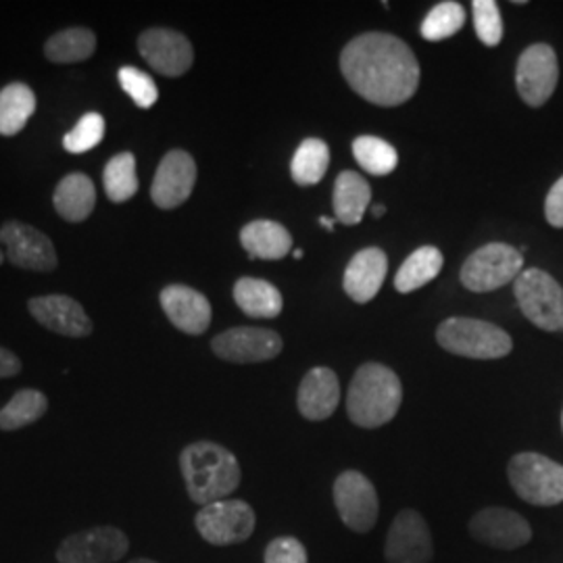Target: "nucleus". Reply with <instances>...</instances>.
<instances>
[{"label": "nucleus", "mask_w": 563, "mask_h": 563, "mask_svg": "<svg viewBox=\"0 0 563 563\" xmlns=\"http://www.w3.org/2000/svg\"><path fill=\"white\" fill-rule=\"evenodd\" d=\"M341 69L349 86L378 107L409 101L420 86V63L397 36L369 32L344 46Z\"/></svg>", "instance_id": "nucleus-1"}, {"label": "nucleus", "mask_w": 563, "mask_h": 563, "mask_svg": "<svg viewBox=\"0 0 563 563\" xmlns=\"http://www.w3.org/2000/svg\"><path fill=\"white\" fill-rule=\"evenodd\" d=\"M180 470L190 499L202 507L228 499L242 478L236 455L209 441L188 444L181 451Z\"/></svg>", "instance_id": "nucleus-2"}, {"label": "nucleus", "mask_w": 563, "mask_h": 563, "mask_svg": "<svg viewBox=\"0 0 563 563\" xmlns=\"http://www.w3.org/2000/svg\"><path fill=\"white\" fill-rule=\"evenodd\" d=\"M402 402L399 376L383 363H365L346 395V413L360 428H380L390 422Z\"/></svg>", "instance_id": "nucleus-3"}, {"label": "nucleus", "mask_w": 563, "mask_h": 563, "mask_svg": "<svg viewBox=\"0 0 563 563\" xmlns=\"http://www.w3.org/2000/svg\"><path fill=\"white\" fill-rule=\"evenodd\" d=\"M444 351L470 360H501L511 353V336L495 323L470 318H449L437 330Z\"/></svg>", "instance_id": "nucleus-4"}, {"label": "nucleus", "mask_w": 563, "mask_h": 563, "mask_svg": "<svg viewBox=\"0 0 563 563\" xmlns=\"http://www.w3.org/2000/svg\"><path fill=\"white\" fill-rule=\"evenodd\" d=\"M507 474L514 490L526 504L541 507L562 504L563 465L560 463L539 453H520L509 462Z\"/></svg>", "instance_id": "nucleus-5"}, {"label": "nucleus", "mask_w": 563, "mask_h": 563, "mask_svg": "<svg viewBox=\"0 0 563 563\" xmlns=\"http://www.w3.org/2000/svg\"><path fill=\"white\" fill-rule=\"evenodd\" d=\"M522 253L505 242H490L463 263L462 284L472 292L497 290L522 274Z\"/></svg>", "instance_id": "nucleus-6"}, {"label": "nucleus", "mask_w": 563, "mask_h": 563, "mask_svg": "<svg viewBox=\"0 0 563 563\" xmlns=\"http://www.w3.org/2000/svg\"><path fill=\"white\" fill-rule=\"evenodd\" d=\"M516 299L523 316L547 332L563 330V288L543 269H526L516 278Z\"/></svg>", "instance_id": "nucleus-7"}, {"label": "nucleus", "mask_w": 563, "mask_h": 563, "mask_svg": "<svg viewBox=\"0 0 563 563\" xmlns=\"http://www.w3.org/2000/svg\"><path fill=\"white\" fill-rule=\"evenodd\" d=\"M197 530L209 544L228 547L244 543L255 532V511L241 499H223L205 505L195 518Z\"/></svg>", "instance_id": "nucleus-8"}, {"label": "nucleus", "mask_w": 563, "mask_h": 563, "mask_svg": "<svg viewBox=\"0 0 563 563\" xmlns=\"http://www.w3.org/2000/svg\"><path fill=\"white\" fill-rule=\"evenodd\" d=\"M334 505L344 526L360 534L369 532L380 516L376 486L362 472L355 470H346L336 478Z\"/></svg>", "instance_id": "nucleus-9"}, {"label": "nucleus", "mask_w": 563, "mask_h": 563, "mask_svg": "<svg viewBox=\"0 0 563 563\" xmlns=\"http://www.w3.org/2000/svg\"><path fill=\"white\" fill-rule=\"evenodd\" d=\"M384 558L388 563H430L434 558V541L428 522L416 509H402L390 523Z\"/></svg>", "instance_id": "nucleus-10"}, {"label": "nucleus", "mask_w": 563, "mask_h": 563, "mask_svg": "<svg viewBox=\"0 0 563 563\" xmlns=\"http://www.w3.org/2000/svg\"><path fill=\"white\" fill-rule=\"evenodd\" d=\"M560 78L558 55L549 44H532L522 53L516 71V86L526 104L541 107L555 92Z\"/></svg>", "instance_id": "nucleus-11"}, {"label": "nucleus", "mask_w": 563, "mask_h": 563, "mask_svg": "<svg viewBox=\"0 0 563 563\" xmlns=\"http://www.w3.org/2000/svg\"><path fill=\"white\" fill-rule=\"evenodd\" d=\"M139 51L142 59L146 60L157 74L167 78L184 76L195 60V51L190 41L167 27H151L142 32L139 38Z\"/></svg>", "instance_id": "nucleus-12"}, {"label": "nucleus", "mask_w": 563, "mask_h": 563, "mask_svg": "<svg viewBox=\"0 0 563 563\" xmlns=\"http://www.w3.org/2000/svg\"><path fill=\"white\" fill-rule=\"evenodd\" d=\"M128 549L130 541L120 528L101 526L65 539L57 551V560L60 563H115Z\"/></svg>", "instance_id": "nucleus-13"}, {"label": "nucleus", "mask_w": 563, "mask_h": 563, "mask_svg": "<svg viewBox=\"0 0 563 563\" xmlns=\"http://www.w3.org/2000/svg\"><path fill=\"white\" fill-rule=\"evenodd\" d=\"M0 242L7 246V260L21 269L53 272L59 263L51 239L27 223H4Z\"/></svg>", "instance_id": "nucleus-14"}, {"label": "nucleus", "mask_w": 563, "mask_h": 563, "mask_svg": "<svg viewBox=\"0 0 563 563\" xmlns=\"http://www.w3.org/2000/svg\"><path fill=\"white\" fill-rule=\"evenodd\" d=\"M280 334L265 328H232L211 342L213 353L232 363H262L282 353Z\"/></svg>", "instance_id": "nucleus-15"}, {"label": "nucleus", "mask_w": 563, "mask_h": 563, "mask_svg": "<svg viewBox=\"0 0 563 563\" xmlns=\"http://www.w3.org/2000/svg\"><path fill=\"white\" fill-rule=\"evenodd\" d=\"M470 534L478 543L495 547V549H520L523 544L530 543L532 528L526 518H522L514 509L505 507H486L481 509L470 523Z\"/></svg>", "instance_id": "nucleus-16"}, {"label": "nucleus", "mask_w": 563, "mask_h": 563, "mask_svg": "<svg viewBox=\"0 0 563 563\" xmlns=\"http://www.w3.org/2000/svg\"><path fill=\"white\" fill-rule=\"evenodd\" d=\"M197 181V163L186 151H169L163 157L155 180L151 186V197L159 209H176L188 201Z\"/></svg>", "instance_id": "nucleus-17"}, {"label": "nucleus", "mask_w": 563, "mask_h": 563, "mask_svg": "<svg viewBox=\"0 0 563 563\" xmlns=\"http://www.w3.org/2000/svg\"><path fill=\"white\" fill-rule=\"evenodd\" d=\"M27 307H30V313L36 318V322L63 336L81 339V336H88L95 328L80 302L65 295L36 297L27 302Z\"/></svg>", "instance_id": "nucleus-18"}, {"label": "nucleus", "mask_w": 563, "mask_h": 563, "mask_svg": "<svg viewBox=\"0 0 563 563\" xmlns=\"http://www.w3.org/2000/svg\"><path fill=\"white\" fill-rule=\"evenodd\" d=\"M162 307L169 322L186 334H202L211 323V302L195 288L181 284L163 288Z\"/></svg>", "instance_id": "nucleus-19"}, {"label": "nucleus", "mask_w": 563, "mask_h": 563, "mask_svg": "<svg viewBox=\"0 0 563 563\" xmlns=\"http://www.w3.org/2000/svg\"><path fill=\"white\" fill-rule=\"evenodd\" d=\"M388 272L386 253L378 246L360 251L344 269V292L355 302H369L383 288Z\"/></svg>", "instance_id": "nucleus-20"}, {"label": "nucleus", "mask_w": 563, "mask_h": 563, "mask_svg": "<svg viewBox=\"0 0 563 563\" xmlns=\"http://www.w3.org/2000/svg\"><path fill=\"white\" fill-rule=\"evenodd\" d=\"M341 401V384L332 369L313 367L299 386L297 405L302 418L311 422L328 420Z\"/></svg>", "instance_id": "nucleus-21"}, {"label": "nucleus", "mask_w": 563, "mask_h": 563, "mask_svg": "<svg viewBox=\"0 0 563 563\" xmlns=\"http://www.w3.org/2000/svg\"><path fill=\"white\" fill-rule=\"evenodd\" d=\"M241 244L255 260L278 262L290 253L292 236L282 223L257 220L242 228Z\"/></svg>", "instance_id": "nucleus-22"}, {"label": "nucleus", "mask_w": 563, "mask_h": 563, "mask_svg": "<svg viewBox=\"0 0 563 563\" xmlns=\"http://www.w3.org/2000/svg\"><path fill=\"white\" fill-rule=\"evenodd\" d=\"M55 209L65 222L80 223L95 211L97 188L86 174H69L57 184L53 195Z\"/></svg>", "instance_id": "nucleus-23"}, {"label": "nucleus", "mask_w": 563, "mask_h": 563, "mask_svg": "<svg viewBox=\"0 0 563 563\" xmlns=\"http://www.w3.org/2000/svg\"><path fill=\"white\" fill-rule=\"evenodd\" d=\"M234 301L241 307L242 313L257 320H272L282 313L280 290L260 278H241L234 286Z\"/></svg>", "instance_id": "nucleus-24"}, {"label": "nucleus", "mask_w": 563, "mask_h": 563, "mask_svg": "<svg viewBox=\"0 0 563 563\" xmlns=\"http://www.w3.org/2000/svg\"><path fill=\"white\" fill-rule=\"evenodd\" d=\"M372 201V188L363 176L355 172H342L334 184V211L342 225L362 222Z\"/></svg>", "instance_id": "nucleus-25"}, {"label": "nucleus", "mask_w": 563, "mask_h": 563, "mask_svg": "<svg viewBox=\"0 0 563 563\" xmlns=\"http://www.w3.org/2000/svg\"><path fill=\"white\" fill-rule=\"evenodd\" d=\"M36 111V95L27 84H9L0 90V134L15 136L32 120Z\"/></svg>", "instance_id": "nucleus-26"}, {"label": "nucleus", "mask_w": 563, "mask_h": 563, "mask_svg": "<svg viewBox=\"0 0 563 563\" xmlns=\"http://www.w3.org/2000/svg\"><path fill=\"white\" fill-rule=\"evenodd\" d=\"M443 269V253L437 246H420L413 251L395 276V288L409 295L434 280Z\"/></svg>", "instance_id": "nucleus-27"}, {"label": "nucleus", "mask_w": 563, "mask_h": 563, "mask_svg": "<svg viewBox=\"0 0 563 563\" xmlns=\"http://www.w3.org/2000/svg\"><path fill=\"white\" fill-rule=\"evenodd\" d=\"M97 51V34L88 27L60 30L44 44V55L53 63H81L90 59Z\"/></svg>", "instance_id": "nucleus-28"}, {"label": "nucleus", "mask_w": 563, "mask_h": 563, "mask_svg": "<svg viewBox=\"0 0 563 563\" xmlns=\"http://www.w3.org/2000/svg\"><path fill=\"white\" fill-rule=\"evenodd\" d=\"M330 165V148L320 139H307L297 148L292 163H290V176L299 186H313L322 181Z\"/></svg>", "instance_id": "nucleus-29"}, {"label": "nucleus", "mask_w": 563, "mask_h": 563, "mask_svg": "<svg viewBox=\"0 0 563 563\" xmlns=\"http://www.w3.org/2000/svg\"><path fill=\"white\" fill-rule=\"evenodd\" d=\"M48 409V399L41 390L23 388L0 409V430H20L41 420Z\"/></svg>", "instance_id": "nucleus-30"}, {"label": "nucleus", "mask_w": 563, "mask_h": 563, "mask_svg": "<svg viewBox=\"0 0 563 563\" xmlns=\"http://www.w3.org/2000/svg\"><path fill=\"white\" fill-rule=\"evenodd\" d=\"M104 192L113 202L130 201L139 192L136 157L132 153H120L104 165Z\"/></svg>", "instance_id": "nucleus-31"}, {"label": "nucleus", "mask_w": 563, "mask_h": 563, "mask_svg": "<svg viewBox=\"0 0 563 563\" xmlns=\"http://www.w3.org/2000/svg\"><path fill=\"white\" fill-rule=\"evenodd\" d=\"M353 155L372 176H388L399 165V155L395 146L376 136H360L353 142Z\"/></svg>", "instance_id": "nucleus-32"}, {"label": "nucleus", "mask_w": 563, "mask_h": 563, "mask_svg": "<svg viewBox=\"0 0 563 563\" xmlns=\"http://www.w3.org/2000/svg\"><path fill=\"white\" fill-rule=\"evenodd\" d=\"M465 23V9L460 2L446 0L430 9L422 21V36L428 42H441L457 34Z\"/></svg>", "instance_id": "nucleus-33"}, {"label": "nucleus", "mask_w": 563, "mask_h": 563, "mask_svg": "<svg viewBox=\"0 0 563 563\" xmlns=\"http://www.w3.org/2000/svg\"><path fill=\"white\" fill-rule=\"evenodd\" d=\"M104 136V120L99 113H86L76 128L63 136V146L67 153L80 155L95 148Z\"/></svg>", "instance_id": "nucleus-34"}, {"label": "nucleus", "mask_w": 563, "mask_h": 563, "mask_svg": "<svg viewBox=\"0 0 563 563\" xmlns=\"http://www.w3.org/2000/svg\"><path fill=\"white\" fill-rule=\"evenodd\" d=\"M474 25L484 46H497L504 38V20L495 0H474Z\"/></svg>", "instance_id": "nucleus-35"}, {"label": "nucleus", "mask_w": 563, "mask_h": 563, "mask_svg": "<svg viewBox=\"0 0 563 563\" xmlns=\"http://www.w3.org/2000/svg\"><path fill=\"white\" fill-rule=\"evenodd\" d=\"M120 84L123 92L136 102L141 109H151L157 99H159V90L157 84L148 74H144L136 67H121Z\"/></svg>", "instance_id": "nucleus-36"}, {"label": "nucleus", "mask_w": 563, "mask_h": 563, "mask_svg": "<svg viewBox=\"0 0 563 563\" xmlns=\"http://www.w3.org/2000/svg\"><path fill=\"white\" fill-rule=\"evenodd\" d=\"M265 563H307V549L295 537H278L267 544Z\"/></svg>", "instance_id": "nucleus-37"}, {"label": "nucleus", "mask_w": 563, "mask_h": 563, "mask_svg": "<svg viewBox=\"0 0 563 563\" xmlns=\"http://www.w3.org/2000/svg\"><path fill=\"white\" fill-rule=\"evenodd\" d=\"M544 216L553 228H563V176L553 184V188L547 195Z\"/></svg>", "instance_id": "nucleus-38"}, {"label": "nucleus", "mask_w": 563, "mask_h": 563, "mask_svg": "<svg viewBox=\"0 0 563 563\" xmlns=\"http://www.w3.org/2000/svg\"><path fill=\"white\" fill-rule=\"evenodd\" d=\"M21 372V362L18 355L0 346V378H11Z\"/></svg>", "instance_id": "nucleus-39"}, {"label": "nucleus", "mask_w": 563, "mask_h": 563, "mask_svg": "<svg viewBox=\"0 0 563 563\" xmlns=\"http://www.w3.org/2000/svg\"><path fill=\"white\" fill-rule=\"evenodd\" d=\"M384 211H386V209H384L383 205H376V207L372 209V213H374L376 218H383Z\"/></svg>", "instance_id": "nucleus-40"}, {"label": "nucleus", "mask_w": 563, "mask_h": 563, "mask_svg": "<svg viewBox=\"0 0 563 563\" xmlns=\"http://www.w3.org/2000/svg\"><path fill=\"white\" fill-rule=\"evenodd\" d=\"M320 222H322V225L325 228V230H332V228H334V222H332L330 218H322Z\"/></svg>", "instance_id": "nucleus-41"}, {"label": "nucleus", "mask_w": 563, "mask_h": 563, "mask_svg": "<svg viewBox=\"0 0 563 563\" xmlns=\"http://www.w3.org/2000/svg\"><path fill=\"white\" fill-rule=\"evenodd\" d=\"M292 257H295V260H301V257H302L301 249H297V251H295V253H292Z\"/></svg>", "instance_id": "nucleus-42"}, {"label": "nucleus", "mask_w": 563, "mask_h": 563, "mask_svg": "<svg viewBox=\"0 0 563 563\" xmlns=\"http://www.w3.org/2000/svg\"><path fill=\"white\" fill-rule=\"evenodd\" d=\"M130 563H157V562H153V560H144V558H141V560H134V562H130Z\"/></svg>", "instance_id": "nucleus-43"}, {"label": "nucleus", "mask_w": 563, "mask_h": 563, "mask_svg": "<svg viewBox=\"0 0 563 563\" xmlns=\"http://www.w3.org/2000/svg\"><path fill=\"white\" fill-rule=\"evenodd\" d=\"M4 262V255H2V253H0V263Z\"/></svg>", "instance_id": "nucleus-44"}, {"label": "nucleus", "mask_w": 563, "mask_h": 563, "mask_svg": "<svg viewBox=\"0 0 563 563\" xmlns=\"http://www.w3.org/2000/svg\"><path fill=\"white\" fill-rule=\"evenodd\" d=\"M562 428H563V413H562Z\"/></svg>", "instance_id": "nucleus-45"}]
</instances>
